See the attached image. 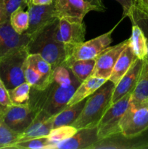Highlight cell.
I'll return each instance as SVG.
<instances>
[{
  "instance_id": "836d02e7",
  "label": "cell",
  "mask_w": 148,
  "mask_h": 149,
  "mask_svg": "<svg viewBox=\"0 0 148 149\" xmlns=\"http://www.w3.org/2000/svg\"><path fill=\"white\" fill-rule=\"evenodd\" d=\"M117 1L123 8V17H126V15L129 13V10L132 7L133 4H135L136 0H115Z\"/></svg>"
},
{
  "instance_id": "4fadbf2b",
  "label": "cell",
  "mask_w": 148,
  "mask_h": 149,
  "mask_svg": "<svg viewBox=\"0 0 148 149\" xmlns=\"http://www.w3.org/2000/svg\"><path fill=\"white\" fill-rule=\"evenodd\" d=\"M143 62V60L137 58L126 74L119 80L118 82L115 85L112 96V103H115L126 95L131 94L133 93L137 84Z\"/></svg>"
},
{
  "instance_id": "8fae6325",
  "label": "cell",
  "mask_w": 148,
  "mask_h": 149,
  "mask_svg": "<svg viewBox=\"0 0 148 149\" xmlns=\"http://www.w3.org/2000/svg\"><path fill=\"white\" fill-rule=\"evenodd\" d=\"M31 36L26 33H17L10 20L0 23V60L19 48L27 47Z\"/></svg>"
},
{
  "instance_id": "ffe728a7",
  "label": "cell",
  "mask_w": 148,
  "mask_h": 149,
  "mask_svg": "<svg viewBox=\"0 0 148 149\" xmlns=\"http://www.w3.org/2000/svg\"><path fill=\"white\" fill-rule=\"evenodd\" d=\"M87 98L71 106H67L65 109L53 116V128L65 125H72L78 117Z\"/></svg>"
},
{
  "instance_id": "7a4b0ae2",
  "label": "cell",
  "mask_w": 148,
  "mask_h": 149,
  "mask_svg": "<svg viewBox=\"0 0 148 149\" xmlns=\"http://www.w3.org/2000/svg\"><path fill=\"white\" fill-rule=\"evenodd\" d=\"M59 24L56 19L31 36L28 44V54H38L49 62L52 68L64 64L68 58V51L63 43L55 37V31Z\"/></svg>"
},
{
  "instance_id": "4316f807",
  "label": "cell",
  "mask_w": 148,
  "mask_h": 149,
  "mask_svg": "<svg viewBox=\"0 0 148 149\" xmlns=\"http://www.w3.org/2000/svg\"><path fill=\"white\" fill-rule=\"evenodd\" d=\"M31 86L27 82L22 83L15 88L8 90L10 98L14 105L28 104L30 98V91Z\"/></svg>"
},
{
  "instance_id": "2e32d148",
  "label": "cell",
  "mask_w": 148,
  "mask_h": 149,
  "mask_svg": "<svg viewBox=\"0 0 148 149\" xmlns=\"http://www.w3.org/2000/svg\"><path fill=\"white\" fill-rule=\"evenodd\" d=\"M53 129V116H50L45 112L36 114L33 122L23 132L19 135L17 143L33 138L47 136Z\"/></svg>"
},
{
  "instance_id": "f546056e",
  "label": "cell",
  "mask_w": 148,
  "mask_h": 149,
  "mask_svg": "<svg viewBox=\"0 0 148 149\" xmlns=\"http://www.w3.org/2000/svg\"><path fill=\"white\" fill-rule=\"evenodd\" d=\"M19 135L10 129L0 117V149H10L17 143Z\"/></svg>"
},
{
  "instance_id": "ba28073f",
  "label": "cell",
  "mask_w": 148,
  "mask_h": 149,
  "mask_svg": "<svg viewBox=\"0 0 148 149\" xmlns=\"http://www.w3.org/2000/svg\"><path fill=\"white\" fill-rule=\"evenodd\" d=\"M55 16L73 23H82L86 15L91 11L101 12L86 0H55Z\"/></svg>"
},
{
  "instance_id": "5b68a950",
  "label": "cell",
  "mask_w": 148,
  "mask_h": 149,
  "mask_svg": "<svg viewBox=\"0 0 148 149\" xmlns=\"http://www.w3.org/2000/svg\"><path fill=\"white\" fill-rule=\"evenodd\" d=\"M120 132L129 138L140 136L148 130V101L129 105L120 122Z\"/></svg>"
},
{
  "instance_id": "484cf974",
  "label": "cell",
  "mask_w": 148,
  "mask_h": 149,
  "mask_svg": "<svg viewBox=\"0 0 148 149\" xmlns=\"http://www.w3.org/2000/svg\"><path fill=\"white\" fill-rule=\"evenodd\" d=\"M20 7L15 10L10 17V23L17 33L22 34L27 31L29 26V14L28 10Z\"/></svg>"
},
{
  "instance_id": "277c9868",
  "label": "cell",
  "mask_w": 148,
  "mask_h": 149,
  "mask_svg": "<svg viewBox=\"0 0 148 149\" xmlns=\"http://www.w3.org/2000/svg\"><path fill=\"white\" fill-rule=\"evenodd\" d=\"M28 55L25 47L15 49L0 60V79L8 90L26 81L24 66Z\"/></svg>"
},
{
  "instance_id": "7c38bea8",
  "label": "cell",
  "mask_w": 148,
  "mask_h": 149,
  "mask_svg": "<svg viewBox=\"0 0 148 149\" xmlns=\"http://www.w3.org/2000/svg\"><path fill=\"white\" fill-rule=\"evenodd\" d=\"M27 10L29 14V26L25 33L30 36L57 19L55 16L54 2L49 5H35L30 3Z\"/></svg>"
},
{
  "instance_id": "30bf717a",
  "label": "cell",
  "mask_w": 148,
  "mask_h": 149,
  "mask_svg": "<svg viewBox=\"0 0 148 149\" xmlns=\"http://www.w3.org/2000/svg\"><path fill=\"white\" fill-rule=\"evenodd\" d=\"M129 39H126L114 46H109L102 51L94 59L95 65L91 76L108 80L116 61L119 55L129 44Z\"/></svg>"
},
{
  "instance_id": "f1b7e54d",
  "label": "cell",
  "mask_w": 148,
  "mask_h": 149,
  "mask_svg": "<svg viewBox=\"0 0 148 149\" xmlns=\"http://www.w3.org/2000/svg\"><path fill=\"white\" fill-rule=\"evenodd\" d=\"M76 132L77 129L72 125H65V126L53 128L49 132V135H47L52 143V149H53L54 146L55 144L68 139L72 137Z\"/></svg>"
},
{
  "instance_id": "ab89813d",
  "label": "cell",
  "mask_w": 148,
  "mask_h": 149,
  "mask_svg": "<svg viewBox=\"0 0 148 149\" xmlns=\"http://www.w3.org/2000/svg\"><path fill=\"white\" fill-rule=\"evenodd\" d=\"M25 2H26V6H27V7H28V5L29 3H30V0H25Z\"/></svg>"
},
{
  "instance_id": "d4e9b609",
  "label": "cell",
  "mask_w": 148,
  "mask_h": 149,
  "mask_svg": "<svg viewBox=\"0 0 148 149\" xmlns=\"http://www.w3.org/2000/svg\"><path fill=\"white\" fill-rule=\"evenodd\" d=\"M126 17L130 19L132 24H136L144 32L147 39L148 47V14L145 13L143 10L138 7L136 4H133L129 13L126 15ZM148 62V53L146 60Z\"/></svg>"
},
{
  "instance_id": "74e56055",
  "label": "cell",
  "mask_w": 148,
  "mask_h": 149,
  "mask_svg": "<svg viewBox=\"0 0 148 149\" xmlns=\"http://www.w3.org/2000/svg\"><path fill=\"white\" fill-rule=\"evenodd\" d=\"M8 20H7L5 16H4V13L2 11V9H1V5H0V23H4V22H7Z\"/></svg>"
},
{
  "instance_id": "44dd1931",
  "label": "cell",
  "mask_w": 148,
  "mask_h": 149,
  "mask_svg": "<svg viewBox=\"0 0 148 149\" xmlns=\"http://www.w3.org/2000/svg\"><path fill=\"white\" fill-rule=\"evenodd\" d=\"M148 101V62L144 61L142 71L135 89L131 95L130 102L142 103Z\"/></svg>"
},
{
  "instance_id": "9c48e42d",
  "label": "cell",
  "mask_w": 148,
  "mask_h": 149,
  "mask_svg": "<svg viewBox=\"0 0 148 149\" xmlns=\"http://www.w3.org/2000/svg\"><path fill=\"white\" fill-rule=\"evenodd\" d=\"M36 114L28 104H12L6 106L0 117L10 129L20 134L30 126Z\"/></svg>"
},
{
  "instance_id": "9a60e30c",
  "label": "cell",
  "mask_w": 148,
  "mask_h": 149,
  "mask_svg": "<svg viewBox=\"0 0 148 149\" xmlns=\"http://www.w3.org/2000/svg\"><path fill=\"white\" fill-rule=\"evenodd\" d=\"M98 141L97 127L81 128L70 138L55 144L53 149H89Z\"/></svg>"
},
{
  "instance_id": "e0dca14e",
  "label": "cell",
  "mask_w": 148,
  "mask_h": 149,
  "mask_svg": "<svg viewBox=\"0 0 148 149\" xmlns=\"http://www.w3.org/2000/svg\"><path fill=\"white\" fill-rule=\"evenodd\" d=\"M58 20L61 39L67 48L72 47L85 41L86 25L84 22L73 23L64 19Z\"/></svg>"
},
{
  "instance_id": "f35d334b",
  "label": "cell",
  "mask_w": 148,
  "mask_h": 149,
  "mask_svg": "<svg viewBox=\"0 0 148 149\" xmlns=\"http://www.w3.org/2000/svg\"><path fill=\"white\" fill-rule=\"evenodd\" d=\"M4 109H5V106H1V105H0V116H1L2 112L4 111Z\"/></svg>"
},
{
  "instance_id": "ac0fdd59",
  "label": "cell",
  "mask_w": 148,
  "mask_h": 149,
  "mask_svg": "<svg viewBox=\"0 0 148 149\" xmlns=\"http://www.w3.org/2000/svg\"><path fill=\"white\" fill-rule=\"evenodd\" d=\"M136 59L137 58L135 55L131 46L129 42L127 46L122 51L118 60L116 61L111 74L108 79L109 81L113 82L115 85Z\"/></svg>"
},
{
  "instance_id": "6da1fadb",
  "label": "cell",
  "mask_w": 148,
  "mask_h": 149,
  "mask_svg": "<svg viewBox=\"0 0 148 149\" xmlns=\"http://www.w3.org/2000/svg\"><path fill=\"white\" fill-rule=\"evenodd\" d=\"M81 81L65 64L53 68L49 84L43 89L30 87L28 105L36 113L52 116L68 106Z\"/></svg>"
},
{
  "instance_id": "8d00e7d4",
  "label": "cell",
  "mask_w": 148,
  "mask_h": 149,
  "mask_svg": "<svg viewBox=\"0 0 148 149\" xmlns=\"http://www.w3.org/2000/svg\"><path fill=\"white\" fill-rule=\"evenodd\" d=\"M54 1L55 0H30V3L35 5H49L52 4Z\"/></svg>"
},
{
  "instance_id": "1f68e13d",
  "label": "cell",
  "mask_w": 148,
  "mask_h": 149,
  "mask_svg": "<svg viewBox=\"0 0 148 149\" xmlns=\"http://www.w3.org/2000/svg\"><path fill=\"white\" fill-rule=\"evenodd\" d=\"M2 11L7 20H10L12 13L20 7L27 8L25 0H0Z\"/></svg>"
},
{
  "instance_id": "d590c367",
  "label": "cell",
  "mask_w": 148,
  "mask_h": 149,
  "mask_svg": "<svg viewBox=\"0 0 148 149\" xmlns=\"http://www.w3.org/2000/svg\"><path fill=\"white\" fill-rule=\"evenodd\" d=\"M86 1L89 2L90 4H91L92 5L95 6V7H98L101 12L104 11L106 10V8L104 7V4H103L102 0H86Z\"/></svg>"
},
{
  "instance_id": "3957f363",
  "label": "cell",
  "mask_w": 148,
  "mask_h": 149,
  "mask_svg": "<svg viewBox=\"0 0 148 149\" xmlns=\"http://www.w3.org/2000/svg\"><path fill=\"white\" fill-rule=\"evenodd\" d=\"M115 84L107 80L104 84L87 97L84 107L72 126L77 130L95 127L106 111L112 105Z\"/></svg>"
},
{
  "instance_id": "d6986e66",
  "label": "cell",
  "mask_w": 148,
  "mask_h": 149,
  "mask_svg": "<svg viewBox=\"0 0 148 149\" xmlns=\"http://www.w3.org/2000/svg\"><path fill=\"white\" fill-rule=\"evenodd\" d=\"M107 81V79L104 78L94 77L91 75L89 77L78 86L73 95L70 100L68 106L73 105L89 97Z\"/></svg>"
},
{
  "instance_id": "4dcf8cb0",
  "label": "cell",
  "mask_w": 148,
  "mask_h": 149,
  "mask_svg": "<svg viewBox=\"0 0 148 149\" xmlns=\"http://www.w3.org/2000/svg\"><path fill=\"white\" fill-rule=\"evenodd\" d=\"M28 58L30 60V62L33 64V65L43 77L48 79H50L53 68L49 62H47L38 54H29L28 55Z\"/></svg>"
},
{
  "instance_id": "7402d4cb",
  "label": "cell",
  "mask_w": 148,
  "mask_h": 149,
  "mask_svg": "<svg viewBox=\"0 0 148 149\" xmlns=\"http://www.w3.org/2000/svg\"><path fill=\"white\" fill-rule=\"evenodd\" d=\"M71 69L73 74L81 82L92 74L95 65V59L71 60L68 59L64 63Z\"/></svg>"
},
{
  "instance_id": "83f0119b",
  "label": "cell",
  "mask_w": 148,
  "mask_h": 149,
  "mask_svg": "<svg viewBox=\"0 0 148 149\" xmlns=\"http://www.w3.org/2000/svg\"><path fill=\"white\" fill-rule=\"evenodd\" d=\"M52 143L47 136L33 138L15 143L12 149H52Z\"/></svg>"
},
{
  "instance_id": "603a6c76",
  "label": "cell",
  "mask_w": 148,
  "mask_h": 149,
  "mask_svg": "<svg viewBox=\"0 0 148 149\" xmlns=\"http://www.w3.org/2000/svg\"><path fill=\"white\" fill-rule=\"evenodd\" d=\"M129 39L136 58L143 61L146 60L148 53L147 39L144 32L137 25L132 24L131 35Z\"/></svg>"
},
{
  "instance_id": "cb8c5ba5",
  "label": "cell",
  "mask_w": 148,
  "mask_h": 149,
  "mask_svg": "<svg viewBox=\"0 0 148 149\" xmlns=\"http://www.w3.org/2000/svg\"><path fill=\"white\" fill-rule=\"evenodd\" d=\"M24 76L26 81L36 89L44 88L50 81L41 74L28 57L24 66Z\"/></svg>"
},
{
  "instance_id": "d6a6232c",
  "label": "cell",
  "mask_w": 148,
  "mask_h": 149,
  "mask_svg": "<svg viewBox=\"0 0 148 149\" xmlns=\"http://www.w3.org/2000/svg\"><path fill=\"white\" fill-rule=\"evenodd\" d=\"M0 105L5 107L12 105L9 95L8 90L6 88L2 81L0 82Z\"/></svg>"
},
{
  "instance_id": "5bb4252c",
  "label": "cell",
  "mask_w": 148,
  "mask_h": 149,
  "mask_svg": "<svg viewBox=\"0 0 148 149\" xmlns=\"http://www.w3.org/2000/svg\"><path fill=\"white\" fill-rule=\"evenodd\" d=\"M139 137L129 138L118 132L99 140L89 149H145L148 142Z\"/></svg>"
},
{
  "instance_id": "8992f818",
  "label": "cell",
  "mask_w": 148,
  "mask_h": 149,
  "mask_svg": "<svg viewBox=\"0 0 148 149\" xmlns=\"http://www.w3.org/2000/svg\"><path fill=\"white\" fill-rule=\"evenodd\" d=\"M123 18L124 17H122L118 23L107 33H103L87 42L84 41L82 43L75 45L72 47H66L68 51L67 60H87L95 58L102 51L110 46L113 42L112 34Z\"/></svg>"
},
{
  "instance_id": "52a82bcc",
  "label": "cell",
  "mask_w": 148,
  "mask_h": 149,
  "mask_svg": "<svg viewBox=\"0 0 148 149\" xmlns=\"http://www.w3.org/2000/svg\"><path fill=\"white\" fill-rule=\"evenodd\" d=\"M131 94H128L112 103L97 125L99 140L103 139L114 134L120 132V122L130 102Z\"/></svg>"
},
{
  "instance_id": "e575fe53",
  "label": "cell",
  "mask_w": 148,
  "mask_h": 149,
  "mask_svg": "<svg viewBox=\"0 0 148 149\" xmlns=\"http://www.w3.org/2000/svg\"><path fill=\"white\" fill-rule=\"evenodd\" d=\"M135 4L148 14V0H136Z\"/></svg>"
}]
</instances>
